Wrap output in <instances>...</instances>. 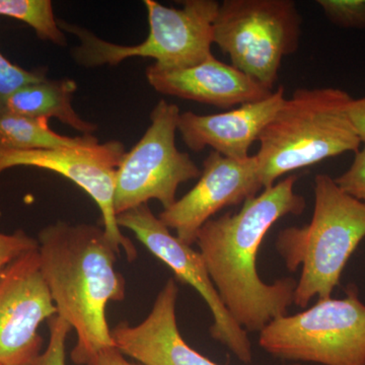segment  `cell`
I'll use <instances>...</instances> for the list:
<instances>
[{
	"label": "cell",
	"instance_id": "14",
	"mask_svg": "<svg viewBox=\"0 0 365 365\" xmlns=\"http://www.w3.org/2000/svg\"><path fill=\"white\" fill-rule=\"evenodd\" d=\"M145 76L151 88L162 95L222 109L265 100L274 91L215 56L198 66L176 71H163L153 64Z\"/></svg>",
	"mask_w": 365,
	"mask_h": 365
},
{
	"label": "cell",
	"instance_id": "20",
	"mask_svg": "<svg viewBox=\"0 0 365 365\" xmlns=\"http://www.w3.org/2000/svg\"><path fill=\"white\" fill-rule=\"evenodd\" d=\"M49 343L35 365H66V344L71 326L59 316L49 319Z\"/></svg>",
	"mask_w": 365,
	"mask_h": 365
},
{
	"label": "cell",
	"instance_id": "4",
	"mask_svg": "<svg viewBox=\"0 0 365 365\" xmlns=\"http://www.w3.org/2000/svg\"><path fill=\"white\" fill-rule=\"evenodd\" d=\"M353 98L335 88H299L262 132L256 155L264 189L283 175L345 153L361 141L349 116Z\"/></svg>",
	"mask_w": 365,
	"mask_h": 365
},
{
	"label": "cell",
	"instance_id": "15",
	"mask_svg": "<svg viewBox=\"0 0 365 365\" xmlns=\"http://www.w3.org/2000/svg\"><path fill=\"white\" fill-rule=\"evenodd\" d=\"M78 83L72 78H46L16 91L7 101L6 112L33 119L59 120L83 135L93 134L98 125L86 121L72 106Z\"/></svg>",
	"mask_w": 365,
	"mask_h": 365
},
{
	"label": "cell",
	"instance_id": "5",
	"mask_svg": "<svg viewBox=\"0 0 365 365\" xmlns=\"http://www.w3.org/2000/svg\"><path fill=\"white\" fill-rule=\"evenodd\" d=\"M259 346L275 359L317 365H365V304L349 283L343 299L318 300L295 314L273 319Z\"/></svg>",
	"mask_w": 365,
	"mask_h": 365
},
{
	"label": "cell",
	"instance_id": "10",
	"mask_svg": "<svg viewBox=\"0 0 365 365\" xmlns=\"http://www.w3.org/2000/svg\"><path fill=\"white\" fill-rule=\"evenodd\" d=\"M56 314L38 250L29 252L0 275V365H35L44 344L41 324Z\"/></svg>",
	"mask_w": 365,
	"mask_h": 365
},
{
	"label": "cell",
	"instance_id": "8",
	"mask_svg": "<svg viewBox=\"0 0 365 365\" xmlns=\"http://www.w3.org/2000/svg\"><path fill=\"white\" fill-rule=\"evenodd\" d=\"M124 144L117 140L100 143L93 134H86L76 145L43 150H0V176L16 167L51 170L78 185L95 201L102 213L104 230L118 253L123 251L127 260L134 261L137 251L130 239L122 234L114 209V181L123 158Z\"/></svg>",
	"mask_w": 365,
	"mask_h": 365
},
{
	"label": "cell",
	"instance_id": "24",
	"mask_svg": "<svg viewBox=\"0 0 365 365\" xmlns=\"http://www.w3.org/2000/svg\"><path fill=\"white\" fill-rule=\"evenodd\" d=\"M349 116L360 141L365 145V97L357 100L353 98L349 106Z\"/></svg>",
	"mask_w": 365,
	"mask_h": 365
},
{
	"label": "cell",
	"instance_id": "16",
	"mask_svg": "<svg viewBox=\"0 0 365 365\" xmlns=\"http://www.w3.org/2000/svg\"><path fill=\"white\" fill-rule=\"evenodd\" d=\"M83 135L68 137L52 130L47 120L6 112L0 114V150H31L76 145Z\"/></svg>",
	"mask_w": 365,
	"mask_h": 365
},
{
	"label": "cell",
	"instance_id": "22",
	"mask_svg": "<svg viewBox=\"0 0 365 365\" xmlns=\"http://www.w3.org/2000/svg\"><path fill=\"white\" fill-rule=\"evenodd\" d=\"M334 180L343 191L365 203V145L355 153L349 169Z\"/></svg>",
	"mask_w": 365,
	"mask_h": 365
},
{
	"label": "cell",
	"instance_id": "18",
	"mask_svg": "<svg viewBox=\"0 0 365 365\" xmlns=\"http://www.w3.org/2000/svg\"><path fill=\"white\" fill-rule=\"evenodd\" d=\"M47 68L33 71L16 66L0 51V114L6 112L9 98L26 85L47 78Z\"/></svg>",
	"mask_w": 365,
	"mask_h": 365
},
{
	"label": "cell",
	"instance_id": "3",
	"mask_svg": "<svg viewBox=\"0 0 365 365\" xmlns=\"http://www.w3.org/2000/svg\"><path fill=\"white\" fill-rule=\"evenodd\" d=\"M314 195L311 222L280 230L275 242L288 270L294 273L302 268L294 304L302 309L314 297H332L348 261L365 237L364 202L326 174L314 177Z\"/></svg>",
	"mask_w": 365,
	"mask_h": 365
},
{
	"label": "cell",
	"instance_id": "7",
	"mask_svg": "<svg viewBox=\"0 0 365 365\" xmlns=\"http://www.w3.org/2000/svg\"><path fill=\"white\" fill-rule=\"evenodd\" d=\"M180 114L176 104L160 100L151 111L148 130L125 153L115 175L116 215L150 200L169 208L177 201L179 187L200 177L201 170L189 153L176 146Z\"/></svg>",
	"mask_w": 365,
	"mask_h": 365
},
{
	"label": "cell",
	"instance_id": "9",
	"mask_svg": "<svg viewBox=\"0 0 365 365\" xmlns=\"http://www.w3.org/2000/svg\"><path fill=\"white\" fill-rule=\"evenodd\" d=\"M117 223L120 228L131 230L155 258L174 272L180 282L198 292L212 314L213 324L209 330L211 337L225 346L242 364H251L253 348L248 332L223 304L200 252L170 234V228L153 215L148 204L117 215Z\"/></svg>",
	"mask_w": 365,
	"mask_h": 365
},
{
	"label": "cell",
	"instance_id": "2",
	"mask_svg": "<svg viewBox=\"0 0 365 365\" xmlns=\"http://www.w3.org/2000/svg\"><path fill=\"white\" fill-rule=\"evenodd\" d=\"M40 269L57 309L78 335L71 359L86 365L114 346L106 309L125 299L126 283L116 269L119 255L104 228L57 222L38 235Z\"/></svg>",
	"mask_w": 365,
	"mask_h": 365
},
{
	"label": "cell",
	"instance_id": "25",
	"mask_svg": "<svg viewBox=\"0 0 365 365\" xmlns=\"http://www.w3.org/2000/svg\"><path fill=\"white\" fill-rule=\"evenodd\" d=\"M290 365H300L299 364H290Z\"/></svg>",
	"mask_w": 365,
	"mask_h": 365
},
{
	"label": "cell",
	"instance_id": "17",
	"mask_svg": "<svg viewBox=\"0 0 365 365\" xmlns=\"http://www.w3.org/2000/svg\"><path fill=\"white\" fill-rule=\"evenodd\" d=\"M0 16L23 21L35 31L41 40L60 47L67 45L50 0H0Z\"/></svg>",
	"mask_w": 365,
	"mask_h": 365
},
{
	"label": "cell",
	"instance_id": "23",
	"mask_svg": "<svg viewBox=\"0 0 365 365\" xmlns=\"http://www.w3.org/2000/svg\"><path fill=\"white\" fill-rule=\"evenodd\" d=\"M86 365H136L125 359L115 346L106 347L93 354Z\"/></svg>",
	"mask_w": 365,
	"mask_h": 365
},
{
	"label": "cell",
	"instance_id": "13",
	"mask_svg": "<svg viewBox=\"0 0 365 365\" xmlns=\"http://www.w3.org/2000/svg\"><path fill=\"white\" fill-rule=\"evenodd\" d=\"M285 100L284 88L279 86L265 100L220 114L181 113L178 131L184 143L196 153L210 148L223 157L245 160L250 157V148L259 141L262 132Z\"/></svg>",
	"mask_w": 365,
	"mask_h": 365
},
{
	"label": "cell",
	"instance_id": "1",
	"mask_svg": "<svg viewBox=\"0 0 365 365\" xmlns=\"http://www.w3.org/2000/svg\"><path fill=\"white\" fill-rule=\"evenodd\" d=\"M299 176L289 175L260 195L249 199L239 212L211 218L196 242L223 304L246 332L260 333L273 319L288 314L297 281L285 277L266 283L257 270L264 237L280 218L300 215L304 197L295 193Z\"/></svg>",
	"mask_w": 365,
	"mask_h": 365
},
{
	"label": "cell",
	"instance_id": "6",
	"mask_svg": "<svg viewBox=\"0 0 365 365\" xmlns=\"http://www.w3.org/2000/svg\"><path fill=\"white\" fill-rule=\"evenodd\" d=\"M302 24L292 0H225L213 41L232 66L274 91L283 59L299 48Z\"/></svg>",
	"mask_w": 365,
	"mask_h": 365
},
{
	"label": "cell",
	"instance_id": "21",
	"mask_svg": "<svg viewBox=\"0 0 365 365\" xmlns=\"http://www.w3.org/2000/svg\"><path fill=\"white\" fill-rule=\"evenodd\" d=\"M35 250H38V240L23 230L11 234L0 232V275L13 262Z\"/></svg>",
	"mask_w": 365,
	"mask_h": 365
},
{
	"label": "cell",
	"instance_id": "19",
	"mask_svg": "<svg viewBox=\"0 0 365 365\" xmlns=\"http://www.w3.org/2000/svg\"><path fill=\"white\" fill-rule=\"evenodd\" d=\"M317 4L333 25L365 30V0H318Z\"/></svg>",
	"mask_w": 365,
	"mask_h": 365
},
{
	"label": "cell",
	"instance_id": "11",
	"mask_svg": "<svg viewBox=\"0 0 365 365\" xmlns=\"http://www.w3.org/2000/svg\"><path fill=\"white\" fill-rule=\"evenodd\" d=\"M261 190L264 188L256 155L234 160L211 150L195 186L163 209L158 218L176 232L178 239L192 246L199 230L216 213L227 206L244 204Z\"/></svg>",
	"mask_w": 365,
	"mask_h": 365
},
{
	"label": "cell",
	"instance_id": "12",
	"mask_svg": "<svg viewBox=\"0 0 365 365\" xmlns=\"http://www.w3.org/2000/svg\"><path fill=\"white\" fill-rule=\"evenodd\" d=\"M179 288L170 278L155 300L150 314L136 326L120 322L111 330L115 347L143 365H220L196 351L178 328Z\"/></svg>",
	"mask_w": 365,
	"mask_h": 365
}]
</instances>
